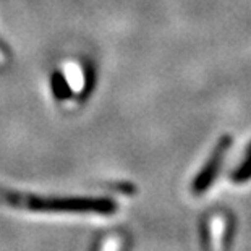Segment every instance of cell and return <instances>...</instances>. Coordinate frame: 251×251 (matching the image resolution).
Segmentation results:
<instances>
[{"label":"cell","instance_id":"7a4b0ae2","mask_svg":"<svg viewBox=\"0 0 251 251\" xmlns=\"http://www.w3.org/2000/svg\"><path fill=\"white\" fill-rule=\"evenodd\" d=\"M235 235V221L227 211L216 209L202 217L201 243L204 251H230Z\"/></svg>","mask_w":251,"mask_h":251},{"label":"cell","instance_id":"277c9868","mask_svg":"<svg viewBox=\"0 0 251 251\" xmlns=\"http://www.w3.org/2000/svg\"><path fill=\"white\" fill-rule=\"evenodd\" d=\"M130 235L124 230H110L96 242L93 251H128Z\"/></svg>","mask_w":251,"mask_h":251},{"label":"cell","instance_id":"3957f363","mask_svg":"<svg viewBox=\"0 0 251 251\" xmlns=\"http://www.w3.org/2000/svg\"><path fill=\"white\" fill-rule=\"evenodd\" d=\"M232 146V136H222V140L217 143V146L214 148V151L207 159V162L204 164V167L200 170V174L196 175V178L191 185V191L195 195H202L209 190V186L212 185V181L216 180L217 174L221 172V167L226 159L227 151Z\"/></svg>","mask_w":251,"mask_h":251},{"label":"cell","instance_id":"5b68a950","mask_svg":"<svg viewBox=\"0 0 251 251\" xmlns=\"http://www.w3.org/2000/svg\"><path fill=\"white\" fill-rule=\"evenodd\" d=\"M251 178V143L248 146V151H247V156H245L243 162L240 164V167L235 170L233 175H232V180L235 183H245Z\"/></svg>","mask_w":251,"mask_h":251},{"label":"cell","instance_id":"6da1fadb","mask_svg":"<svg viewBox=\"0 0 251 251\" xmlns=\"http://www.w3.org/2000/svg\"><path fill=\"white\" fill-rule=\"evenodd\" d=\"M0 207L50 212V214H112L117 211L115 201L107 198H76V196H39L7 190L0 186Z\"/></svg>","mask_w":251,"mask_h":251}]
</instances>
